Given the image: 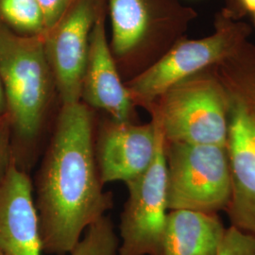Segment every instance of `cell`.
<instances>
[{
  "mask_svg": "<svg viewBox=\"0 0 255 255\" xmlns=\"http://www.w3.org/2000/svg\"><path fill=\"white\" fill-rule=\"evenodd\" d=\"M158 128L154 159L127 185L128 197L121 214L119 255H157L168 214L167 171L164 135Z\"/></svg>",
  "mask_w": 255,
  "mask_h": 255,
  "instance_id": "obj_7",
  "label": "cell"
},
{
  "mask_svg": "<svg viewBox=\"0 0 255 255\" xmlns=\"http://www.w3.org/2000/svg\"><path fill=\"white\" fill-rule=\"evenodd\" d=\"M224 1V7L222 10L225 11V13L235 20L236 19V12H237V0H223Z\"/></svg>",
  "mask_w": 255,
  "mask_h": 255,
  "instance_id": "obj_19",
  "label": "cell"
},
{
  "mask_svg": "<svg viewBox=\"0 0 255 255\" xmlns=\"http://www.w3.org/2000/svg\"><path fill=\"white\" fill-rule=\"evenodd\" d=\"M0 10L4 18L21 30H45L43 15L36 0H0Z\"/></svg>",
  "mask_w": 255,
  "mask_h": 255,
  "instance_id": "obj_14",
  "label": "cell"
},
{
  "mask_svg": "<svg viewBox=\"0 0 255 255\" xmlns=\"http://www.w3.org/2000/svg\"><path fill=\"white\" fill-rule=\"evenodd\" d=\"M119 239L113 221L104 216L86 229L70 255H119Z\"/></svg>",
  "mask_w": 255,
  "mask_h": 255,
  "instance_id": "obj_13",
  "label": "cell"
},
{
  "mask_svg": "<svg viewBox=\"0 0 255 255\" xmlns=\"http://www.w3.org/2000/svg\"><path fill=\"white\" fill-rule=\"evenodd\" d=\"M164 153L168 211H228L233 180L226 146L164 142Z\"/></svg>",
  "mask_w": 255,
  "mask_h": 255,
  "instance_id": "obj_6",
  "label": "cell"
},
{
  "mask_svg": "<svg viewBox=\"0 0 255 255\" xmlns=\"http://www.w3.org/2000/svg\"><path fill=\"white\" fill-rule=\"evenodd\" d=\"M82 99L84 104L106 112L112 120L133 122L135 104L120 80L101 18L92 27Z\"/></svg>",
  "mask_w": 255,
  "mask_h": 255,
  "instance_id": "obj_11",
  "label": "cell"
},
{
  "mask_svg": "<svg viewBox=\"0 0 255 255\" xmlns=\"http://www.w3.org/2000/svg\"><path fill=\"white\" fill-rule=\"evenodd\" d=\"M13 159L11 132L9 119L6 115L0 118V182L5 177Z\"/></svg>",
  "mask_w": 255,
  "mask_h": 255,
  "instance_id": "obj_16",
  "label": "cell"
},
{
  "mask_svg": "<svg viewBox=\"0 0 255 255\" xmlns=\"http://www.w3.org/2000/svg\"><path fill=\"white\" fill-rule=\"evenodd\" d=\"M93 21L92 0H81L55 27L48 42L47 59L63 105L82 100Z\"/></svg>",
  "mask_w": 255,
  "mask_h": 255,
  "instance_id": "obj_9",
  "label": "cell"
},
{
  "mask_svg": "<svg viewBox=\"0 0 255 255\" xmlns=\"http://www.w3.org/2000/svg\"><path fill=\"white\" fill-rule=\"evenodd\" d=\"M42 253L32 182L13 159L0 182V255Z\"/></svg>",
  "mask_w": 255,
  "mask_h": 255,
  "instance_id": "obj_10",
  "label": "cell"
},
{
  "mask_svg": "<svg viewBox=\"0 0 255 255\" xmlns=\"http://www.w3.org/2000/svg\"><path fill=\"white\" fill-rule=\"evenodd\" d=\"M255 12V0H237L236 19L240 20L249 13Z\"/></svg>",
  "mask_w": 255,
  "mask_h": 255,
  "instance_id": "obj_18",
  "label": "cell"
},
{
  "mask_svg": "<svg viewBox=\"0 0 255 255\" xmlns=\"http://www.w3.org/2000/svg\"></svg>",
  "mask_w": 255,
  "mask_h": 255,
  "instance_id": "obj_22",
  "label": "cell"
},
{
  "mask_svg": "<svg viewBox=\"0 0 255 255\" xmlns=\"http://www.w3.org/2000/svg\"><path fill=\"white\" fill-rule=\"evenodd\" d=\"M36 2L43 15L44 29L51 30L64 18L69 0H36Z\"/></svg>",
  "mask_w": 255,
  "mask_h": 255,
  "instance_id": "obj_17",
  "label": "cell"
},
{
  "mask_svg": "<svg viewBox=\"0 0 255 255\" xmlns=\"http://www.w3.org/2000/svg\"><path fill=\"white\" fill-rule=\"evenodd\" d=\"M253 16H254V22H255V13H253Z\"/></svg>",
  "mask_w": 255,
  "mask_h": 255,
  "instance_id": "obj_21",
  "label": "cell"
},
{
  "mask_svg": "<svg viewBox=\"0 0 255 255\" xmlns=\"http://www.w3.org/2000/svg\"><path fill=\"white\" fill-rule=\"evenodd\" d=\"M215 66L176 83L147 109L165 143L226 146L228 97Z\"/></svg>",
  "mask_w": 255,
  "mask_h": 255,
  "instance_id": "obj_4",
  "label": "cell"
},
{
  "mask_svg": "<svg viewBox=\"0 0 255 255\" xmlns=\"http://www.w3.org/2000/svg\"><path fill=\"white\" fill-rule=\"evenodd\" d=\"M7 115V101L4 91V86L0 78V118Z\"/></svg>",
  "mask_w": 255,
  "mask_h": 255,
  "instance_id": "obj_20",
  "label": "cell"
},
{
  "mask_svg": "<svg viewBox=\"0 0 255 255\" xmlns=\"http://www.w3.org/2000/svg\"><path fill=\"white\" fill-rule=\"evenodd\" d=\"M95 153L94 119L82 103L64 104L37 175L36 206L43 253L70 254L83 232L113 207Z\"/></svg>",
  "mask_w": 255,
  "mask_h": 255,
  "instance_id": "obj_1",
  "label": "cell"
},
{
  "mask_svg": "<svg viewBox=\"0 0 255 255\" xmlns=\"http://www.w3.org/2000/svg\"><path fill=\"white\" fill-rule=\"evenodd\" d=\"M219 255H255V237L230 226L226 229Z\"/></svg>",
  "mask_w": 255,
  "mask_h": 255,
  "instance_id": "obj_15",
  "label": "cell"
},
{
  "mask_svg": "<svg viewBox=\"0 0 255 255\" xmlns=\"http://www.w3.org/2000/svg\"><path fill=\"white\" fill-rule=\"evenodd\" d=\"M225 232L218 214L168 211L157 255H219Z\"/></svg>",
  "mask_w": 255,
  "mask_h": 255,
  "instance_id": "obj_12",
  "label": "cell"
},
{
  "mask_svg": "<svg viewBox=\"0 0 255 255\" xmlns=\"http://www.w3.org/2000/svg\"><path fill=\"white\" fill-rule=\"evenodd\" d=\"M158 128L147 124L118 122L109 119L101 125L95 153L103 184L129 181L144 173L154 159Z\"/></svg>",
  "mask_w": 255,
  "mask_h": 255,
  "instance_id": "obj_8",
  "label": "cell"
},
{
  "mask_svg": "<svg viewBox=\"0 0 255 255\" xmlns=\"http://www.w3.org/2000/svg\"><path fill=\"white\" fill-rule=\"evenodd\" d=\"M228 97L226 149L233 180L231 226L255 237V45L247 41L217 64Z\"/></svg>",
  "mask_w": 255,
  "mask_h": 255,
  "instance_id": "obj_2",
  "label": "cell"
},
{
  "mask_svg": "<svg viewBox=\"0 0 255 255\" xmlns=\"http://www.w3.org/2000/svg\"><path fill=\"white\" fill-rule=\"evenodd\" d=\"M252 33L249 24L230 17L220 9L215 15L212 34L196 40L182 37L128 83L131 100L135 105L148 109L176 83L235 54Z\"/></svg>",
  "mask_w": 255,
  "mask_h": 255,
  "instance_id": "obj_5",
  "label": "cell"
},
{
  "mask_svg": "<svg viewBox=\"0 0 255 255\" xmlns=\"http://www.w3.org/2000/svg\"><path fill=\"white\" fill-rule=\"evenodd\" d=\"M43 42L0 27V78L7 101L13 158L27 171L51 96V68Z\"/></svg>",
  "mask_w": 255,
  "mask_h": 255,
  "instance_id": "obj_3",
  "label": "cell"
}]
</instances>
